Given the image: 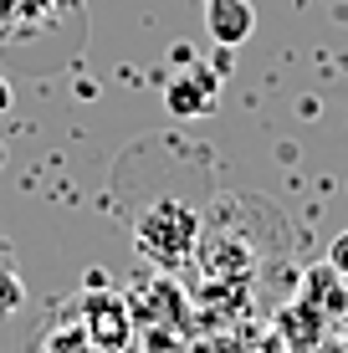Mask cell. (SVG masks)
I'll return each instance as SVG.
<instances>
[{"mask_svg": "<svg viewBox=\"0 0 348 353\" xmlns=\"http://www.w3.org/2000/svg\"><path fill=\"white\" fill-rule=\"evenodd\" d=\"M303 302L323 318V327H338V323H348V276L343 272H333V261H323V266H313V272L303 276Z\"/></svg>", "mask_w": 348, "mask_h": 353, "instance_id": "4", "label": "cell"}, {"mask_svg": "<svg viewBox=\"0 0 348 353\" xmlns=\"http://www.w3.org/2000/svg\"><path fill=\"white\" fill-rule=\"evenodd\" d=\"M21 302H26V282H21V272H16V256L0 251V312H16Z\"/></svg>", "mask_w": 348, "mask_h": 353, "instance_id": "8", "label": "cell"}, {"mask_svg": "<svg viewBox=\"0 0 348 353\" xmlns=\"http://www.w3.org/2000/svg\"><path fill=\"white\" fill-rule=\"evenodd\" d=\"M77 323L98 353H123L134 343V312H128V302L118 292H88L77 302Z\"/></svg>", "mask_w": 348, "mask_h": 353, "instance_id": "2", "label": "cell"}, {"mask_svg": "<svg viewBox=\"0 0 348 353\" xmlns=\"http://www.w3.org/2000/svg\"><path fill=\"white\" fill-rule=\"evenodd\" d=\"M205 26L215 46H241L256 31V10H251V0H205Z\"/></svg>", "mask_w": 348, "mask_h": 353, "instance_id": "6", "label": "cell"}, {"mask_svg": "<svg viewBox=\"0 0 348 353\" xmlns=\"http://www.w3.org/2000/svg\"><path fill=\"white\" fill-rule=\"evenodd\" d=\"M10 103H16V92H10V82H6V77H0V118H6V113H10Z\"/></svg>", "mask_w": 348, "mask_h": 353, "instance_id": "11", "label": "cell"}, {"mask_svg": "<svg viewBox=\"0 0 348 353\" xmlns=\"http://www.w3.org/2000/svg\"><path fill=\"white\" fill-rule=\"evenodd\" d=\"M62 0H0V46H31L52 36Z\"/></svg>", "mask_w": 348, "mask_h": 353, "instance_id": "3", "label": "cell"}, {"mask_svg": "<svg viewBox=\"0 0 348 353\" xmlns=\"http://www.w3.org/2000/svg\"><path fill=\"white\" fill-rule=\"evenodd\" d=\"M0 251H10V241H6V236H0Z\"/></svg>", "mask_w": 348, "mask_h": 353, "instance_id": "12", "label": "cell"}, {"mask_svg": "<svg viewBox=\"0 0 348 353\" xmlns=\"http://www.w3.org/2000/svg\"><path fill=\"white\" fill-rule=\"evenodd\" d=\"M277 333L287 338V348H292V353H318L323 343H328V327H323V318L307 307L303 297H297L292 307L277 318Z\"/></svg>", "mask_w": 348, "mask_h": 353, "instance_id": "7", "label": "cell"}, {"mask_svg": "<svg viewBox=\"0 0 348 353\" xmlns=\"http://www.w3.org/2000/svg\"><path fill=\"white\" fill-rule=\"evenodd\" d=\"M134 246H139L154 266H164V272H179V266L195 261V251H200V215L190 210L185 200L164 194V200H154L149 210L139 215Z\"/></svg>", "mask_w": 348, "mask_h": 353, "instance_id": "1", "label": "cell"}, {"mask_svg": "<svg viewBox=\"0 0 348 353\" xmlns=\"http://www.w3.org/2000/svg\"><path fill=\"white\" fill-rule=\"evenodd\" d=\"M215 97H221V77H215L210 67H185V72H174L170 88H164V103H170L179 118H205L215 108Z\"/></svg>", "mask_w": 348, "mask_h": 353, "instance_id": "5", "label": "cell"}, {"mask_svg": "<svg viewBox=\"0 0 348 353\" xmlns=\"http://www.w3.org/2000/svg\"><path fill=\"white\" fill-rule=\"evenodd\" d=\"M46 353H98V348H92V338L82 333V323L72 318V323H62L52 338H46Z\"/></svg>", "mask_w": 348, "mask_h": 353, "instance_id": "9", "label": "cell"}, {"mask_svg": "<svg viewBox=\"0 0 348 353\" xmlns=\"http://www.w3.org/2000/svg\"><path fill=\"white\" fill-rule=\"evenodd\" d=\"M328 261H333V272L348 276V230H338V241L328 246Z\"/></svg>", "mask_w": 348, "mask_h": 353, "instance_id": "10", "label": "cell"}]
</instances>
